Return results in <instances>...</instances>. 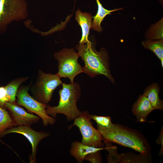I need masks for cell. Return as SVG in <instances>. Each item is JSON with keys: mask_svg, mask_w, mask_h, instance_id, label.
I'll return each instance as SVG.
<instances>
[{"mask_svg": "<svg viewBox=\"0 0 163 163\" xmlns=\"http://www.w3.org/2000/svg\"><path fill=\"white\" fill-rule=\"evenodd\" d=\"M12 133H19L25 137L30 143L32 148L31 154L29 156L30 163L36 161V155L38 145L43 139L50 136V133L43 131H35L27 126H12L0 134V137Z\"/></svg>", "mask_w": 163, "mask_h": 163, "instance_id": "9c48e42d", "label": "cell"}, {"mask_svg": "<svg viewBox=\"0 0 163 163\" xmlns=\"http://www.w3.org/2000/svg\"><path fill=\"white\" fill-rule=\"evenodd\" d=\"M159 90L157 84H153L147 87L143 94L148 99L153 110H163V101L159 96Z\"/></svg>", "mask_w": 163, "mask_h": 163, "instance_id": "5bb4252c", "label": "cell"}, {"mask_svg": "<svg viewBox=\"0 0 163 163\" xmlns=\"http://www.w3.org/2000/svg\"><path fill=\"white\" fill-rule=\"evenodd\" d=\"M100 151H98L88 154L85 157L84 160L92 163L102 162V160Z\"/></svg>", "mask_w": 163, "mask_h": 163, "instance_id": "44dd1931", "label": "cell"}, {"mask_svg": "<svg viewBox=\"0 0 163 163\" xmlns=\"http://www.w3.org/2000/svg\"><path fill=\"white\" fill-rule=\"evenodd\" d=\"M104 142H114L133 149L140 154L150 155L148 141L138 131L118 124L105 128L97 126Z\"/></svg>", "mask_w": 163, "mask_h": 163, "instance_id": "6da1fadb", "label": "cell"}, {"mask_svg": "<svg viewBox=\"0 0 163 163\" xmlns=\"http://www.w3.org/2000/svg\"><path fill=\"white\" fill-rule=\"evenodd\" d=\"M75 48L84 62V73L91 78L103 75L112 82H114L109 69V56L104 48L97 52L94 44L90 41L84 44H77Z\"/></svg>", "mask_w": 163, "mask_h": 163, "instance_id": "7a4b0ae2", "label": "cell"}, {"mask_svg": "<svg viewBox=\"0 0 163 163\" xmlns=\"http://www.w3.org/2000/svg\"><path fill=\"white\" fill-rule=\"evenodd\" d=\"M96 0L98 10L96 14L93 17L94 19L91 28L95 31L101 32L103 29L101 24L104 17L107 15L110 14L112 12L123 9L119 8L112 10H108L103 7L99 0Z\"/></svg>", "mask_w": 163, "mask_h": 163, "instance_id": "9a60e30c", "label": "cell"}, {"mask_svg": "<svg viewBox=\"0 0 163 163\" xmlns=\"http://www.w3.org/2000/svg\"><path fill=\"white\" fill-rule=\"evenodd\" d=\"M104 149L105 148L89 146L77 141L72 143L69 153L78 162L81 163L88 154Z\"/></svg>", "mask_w": 163, "mask_h": 163, "instance_id": "7c38bea8", "label": "cell"}, {"mask_svg": "<svg viewBox=\"0 0 163 163\" xmlns=\"http://www.w3.org/2000/svg\"><path fill=\"white\" fill-rule=\"evenodd\" d=\"M27 78V77L22 78L14 79L5 86L8 102L13 103L15 102L16 95L18 87Z\"/></svg>", "mask_w": 163, "mask_h": 163, "instance_id": "e0dca14e", "label": "cell"}, {"mask_svg": "<svg viewBox=\"0 0 163 163\" xmlns=\"http://www.w3.org/2000/svg\"><path fill=\"white\" fill-rule=\"evenodd\" d=\"M75 19L81 26L82 36L79 44H83L89 42L88 39L90 28L91 27L92 16L90 13L82 12L79 9L76 11Z\"/></svg>", "mask_w": 163, "mask_h": 163, "instance_id": "4fadbf2b", "label": "cell"}, {"mask_svg": "<svg viewBox=\"0 0 163 163\" xmlns=\"http://www.w3.org/2000/svg\"><path fill=\"white\" fill-rule=\"evenodd\" d=\"M8 102L6 93L5 87H0V106L5 108V103Z\"/></svg>", "mask_w": 163, "mask_h": 163, "instance_id": "7402d4cb", "label": "cell"}, {"mask_svg": "<svg viewBox=\"0 0 163 163\" xmlns=\"http://www.w3.org/2000/svg\"><path fill=\"white\" fill-rule=\"evenodd\" d=\"M91 115L88 111L81 112L78 117L74 120L73 126L77 127L82 136V142L85 145L103 148L102 136L97 129L93 126Z\"/></svg>", "mask_w": 163, "mask_h": 163, "instance_id": "8992f818", "label": "cell"}, {"mask_svg": "<svg viewBox=\"0 0 163 163\" xmlns=\"http://www.w3.org/2000/svg\"><path fill=\"white\" fill-rule=\"evenodd\" d=\"M91 119L96 123L97 126L107 128L113 125L110 116H101L96 115H91Z\"/></svg>", "mask_w": 163, "mask_h": 163, "instance_id": "ffe728a7", "label": "cell"}, {"mask_svg": "<svg viewBox=\"0 0 163 163\" xmlns=\"http://www.w3.org/2000/svg\"><path fill=\"white\" fill-rule=\"evenodd\" d=\"M62 83L60 78L56 74H47L40 71L33 92L34 98L47 104L51 101L54 90Z\"/></svg>", "mask_w": 163, "mask_h": 163, "instance_id": "ba28073f", "label": "cell"}, {"mask_svg": "<svg viewBox=\"0 0 163 163\" xmlns=\"http://www.w3.org/2000/svg\"><path fill=\"white\" fill-rule=\"evenodd\" d=\"M16 126L8 112L0 106V134L8 129Z\"/></svg>", "mask_w": 163, "mask_h": 163, "instance_id": "d6986e66", "label": "cell"}, {"mask_svg": "<svg viewBox=\"0 0 163 163\" xmlns=\"http://www.w3.org/2000/svg\"><path fill=\"white\" fill-rule=\"evenodd\" d=\"M28 16L25 0H0V33L12 21L24 20Z\"/></svg>", "mask_w": 163, "mask_h": 163, "instance_id": "5b68a950", "label": "cell"}, {"mask_svg": "<svg viewBox=\"0 0 163 163\" xmlns=\"http://www.w3.org/2000/svg\"><path fill=\"white\" fill-rule=\"evenodd\" d=\"M54 56L57 61L59 69L56 75L60 78H68L73 84L75 77L84 72L83 67L78 61L80 56L73 48L63 49L55 53Z\"/></svg>", "mask_w": 163, "mask_h": 163, "instance_id": "277c9868", "label": "cell"}, {"mask_svg": "<svg viewBox=\"0 0 163 163\" xmlns=\"http://www.w3.org/2000/svg\"><path fill=\"white\" fill-rule=\"evenodd\" d=\"M5 107L9 111L10 117L16 126H30L38 123L40 118L38 116L27 112L14 103L6 102Z\"/></svg>", "mask_w": 163, "mask_h": 163, "instance_id": "30bf717a", "label": "cell"}, {"mask_svg": "<svg viewBox=\"0 0 163 163\" xmlns=\"http://www.w3.org/2000/svg\"><path fill=\"white\" fill-rule=\"evenodd\" d=\"M153 110L149 101L143 95L139 96L132 109L137 121L140 122L146 121L148 115Z\"/></svg>", "mask_w": 163, "mask_h": 163, "instance_id": "8fae6325", "label": "cell"}, {"mask_svg": "<svg viewBox=\"0 0 163 163\" xmlns=\"http://www.w3.org/2000/svg\"><path fill=\"white\" fill-rule=\"evenodd\" d=\"M163 127L160 132L159 136L156 140V142L157 144L161 145V149L159 151V155H163Z\"/></svg>", "mask_w": 163, "mask_h": 163, "instance_id": "603a6c76", "label": "cell"}, {"mask_svg": "<svg viewBox=\"0 0 163 163\" xmlns=\"http://www.w3.org/2000/svg\"><path fill=\"white\" fill-rule=\"evenodd\" d=\"M62 88L59 91V99L58 105L51 107L47 105V114L56 118L57 114L65 115L67 120L71 121L78 117L81 111L77 107V103L81 94V89L79 85L75 82L69 84L62 83Z\"/></svg>", "mask_w": 163, "mask_h": 163, "instance_id": "3957f363", "label": "cell"}, {"mask_svg": "<svg viewBox=\"0 0 163 163\" xmlns=\"http://www.w3.org/2000/svg\"><path fill=\"white\" fill-rule=\"evenodd\" d=\"M140 154V155H136L131 152L120 154L118 162L149 163L151 161L150 155Z\"/></svg>", "mask_w": 163, "mask_h": 163, "instance_id": "2e32d148", "label": "cell"}, {"mask_svg": "<svg viewBox=\"0 0 163 163\" xmlns=\"http://www.w3.org/2000/svg\"><path fill=\"white\" fill-rule=\"evenodd\" d=\"M28 89L27 86H21L18 89L17 102L14 103L24 107L30 113L37 114L42 119L43 126L53 125L56 120L47 114L46 108L47 104L40 102L31 97L28 93Z\"/></svg>", "mask_w": 163, "mask_h": 163, "instance_id": "52a82bcc", "label": "cell"}, {"mask_svg": "<svg viewBox=\"0 0 163 163\" xmlns=\"http://www.w3.org/2000/svg\"><path fill=\"white\" fill-rule=\"evenodd\" d=\"M142 44L145 48L153 52L161 60L163 61V40L144 41Z\"/></svg>", "mask_w": 163, "mask_h": 163, "instance_id": "ac0fdd59", "label": "cell"}]
</instances>
